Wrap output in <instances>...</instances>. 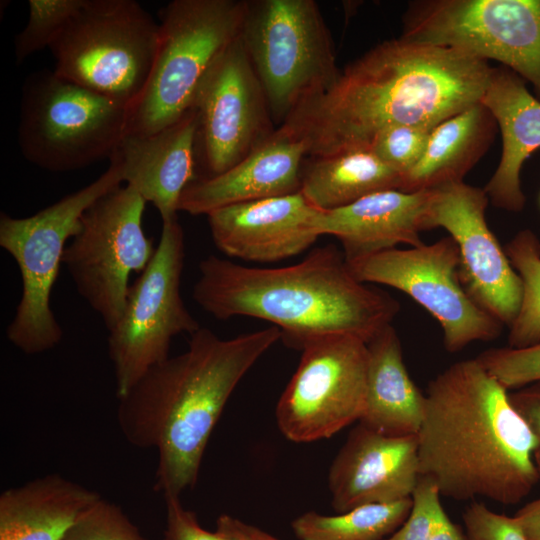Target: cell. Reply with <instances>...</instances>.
<instances>
[{"label": "cell", "mask_w": 540, "mask_h": 540, "mask_svg": "<svg viewBox=\"0 0 540 540\" xmlns=\"http://www.w3.org/2000/svg\"><path fill=\"white\" fill-rule=\"evenodd\" d=\"M492 71L488 61L400 36L347 65L279 127L301 139L310 157L368 150L385 129L436 127L481 102Z\"/></svg>", "instance_id": "cell-1"}, {"label": "cell", "mask_w": 540, "mask_h": 540, "mask_svg": "<svg viewBox=\"0 0 540 540\" xmlns=\"http://www.w3.org/2000/svg\"><path fill=\"white\" fill-rule=\"evenodd\" d=\"M279 340L269 326L222 339L207 328L187 349L151 367L122 397L116 412L125 440L158 454L154 488L164 498L195 486L210 435L231 394Z\"/></svg>", "instance_id": "cell-2"}, {"label": "cell", "mask_w": 540, "mask_h": 540, "mask_svg": "<svg viewBox=\"0 0 540 540\" xmlns=\"http://www.w3.org/2000/svg\"><path fill=\"white\" fill-rule=\"evenodd\" d=\"M417 433L420 476L441 496L520 503L540 479L537 440L506 389L477 359L432 379Z\"/></svg>", "instance_id": "cell-3"}, {"label": "cell", "mask_w": 540, "mask_h": 540, "mask_svg": "<svg viewBox=\"0 0 540 540\" xmlns=\"http://www.w3.org/2000/svg\"><path fill=\"white\" fill-rule=\"evenodd\" d=\"M193 298L219 320H265L280 329L286 346L300 351L311 340L333 334L368 343L400 310L392 296L357 280L333 244L280 268L246 267L209 255L199 263Z\"/></svg>", "instance_id": "cell-4"}, {"label": "cell", "mask_w": 540, "mask_h": 540, "mask_svg": "<svg viewBox=\"0 0 540 540\" xmlns=\"http://www.w3.org/2000/svg\"><path fill=\"white\" fill-rule=\"evenodd\" d=\"M245 0H174L160 11L159 43L125 134H149L181 118L213 64L240 36Z\"/></svg>", "instance_id": "cell-5"}, {"label": "cell", "mask_w": 540, "mask_h": 540, "mask_svg": "<svg viewBox=\"0 0 540 540\" xmlns=\"http://www.w3.org/2000/svg\"><path fill=\"white\" fill-rule=\"evenodd\" d=\"M122 182L121 168L110 161L96 180L31 216L0 214V246L15 260L22 280L6 336L24 354L49 351L62 341L63 330L50 301L67 242L79 231L84 212Z\"/></svg>", "instance_id": "cell-6"}, {"label": "cell", "mask_w": 540, "mask_h": 540, "mask_svg": "<svg viewBox=\"0 0 540 540\" xmlns=\"http://www.w3.org/2000/svg\"><path fill=\"white\" fill-rule=\"evenodd\" d=\"M239 38L277 128L340 74L331 34L313 0H246Z\"/></svg>", "instance_id": "cell-7"}, {"label": "cell", "mask_w": 540, "mask_h": 540, "mask_svg": "<svg viewBox=\"0 0 540 540\" xmlns=\"http://www.w3.org/2000/svg\"><path fill=\"white\" fill-rule=\"evenodd\" d=\"M129 107L39 71L23 84L18 144L24 158L51 172L82 169L111 157L125 135Z\"/></svg>", "instance_id": "cell-8"}, {"label": "cell", "mask_w": 540, "mask_h": 540, "mask_svg": "<svg viewBox=\"0 0 540 540\" xmlns=\"http://www.w3.org/2000/svg\"><path fill=\"white\" fill-rule=\"evenodd\" d=\"M159 22L134 0H85L49 48L55 73L131 108L152 71Z\"/></svg>", "instance_id": "cell-9"}, {"label": "cell", "mask_w": 540, "mask_h": 540, "mask_svg": "<svg viewBox=\"0 0 540 540\" xmlns=\"http://www.w3.org/2000/svg\"><path fill=\"white\" fill-rule=\"evenodd\" d=\"M184 259V232L178 217L162 221L155 254L130 285L122 315L108 331L118 398L169 357L175 336L192 335L201 328L181 296Z\"/></svg>", "instance_id": "cell-10"}, {"label": "cell", "mask_w": 540, "mask_h": 540, "mask_svg": "<svg viewBox=\"0 0 540 540\" xmlns=\"http://www.w3.org/2000/svg\"><path fill=\"white\" fill-rule=\"evenodd\" d=\"M402 24L406 40L501 62L540 100V0H415Z\"/></svg>", "instance_id": "cell-11"}, {"label": "cell", "mask_w": 540, "mask_h": 540, "mask_svg": "<svg viewBox=\"0 0 540 540\" xmlns=\"http://www.w3.org/2000/svg\"><path fill=\"white\" fill-rule=\"evenodd\" d=\"M145 204L132 187L115 188L84 212L64 251L63 264L79 295L108 331L122 315L131 274L141 273L156 251L143 230Z\"/></svg>", "instance_id": "cell-12"}, {"label": "cell", "mask_w": 540, "mask_h": 540, "mask_svg": "<svg viewBox=\"0 0 540 540\" xmlns=\"http://www.w3.org/2000/svg\"><path fill=\"white\" fill-rule=\"evenodd\" d=\"M276 405V422L290 441L327 439L358 422L365 405L368 348L354 335L315 338Z\"/></svg>", "instance_id": "cell-13"}, {"label": "cell", "mask_w": 540, "mask_h": 540, "mask_svg": "<svg viewBox=\"0 0 540 540\" xmlns=\"http://www.w3.org/2000/svg\"><path fill=\"white\" fill-rule=\"evenodd\" d=\"M346 261L360 282L398 289L426 309L441 325L448 352L493 340L502 331L503 324L465 290L458 247L451 236L429 245L396 247Z\"/></svg>", "instance_id": "cell-14"}, {"label": "cell", "mask_w": 540, "mask_h": 540, "mask_svg": "<svg viewBox=\"0 0 540 540\" xmlns=\"http://www.w3.org/2000/svg\"><path fill=\"white\" fill-rule=\"evenodd\" d=\"M197 113L196 163L219 175L276 131L265 92L240 41L235 40L203 78L192 106Z\"/></svg>", "instance_id": "cell-15"}, {"label": "cell", "mask_w": 540, "mask_h": 540, "mask_svg": "<svg viewBox=\"0 0 540 540\" xmlns=\"http://www.w3.org/2000/svg\"><path fill=\"white\" fill-rule=\"evenodd\" d=\"M489 198L484 188L464 181L431 190L425 229L442 227L455 241L460 279L470 297L510 327L523 299V283L505 249L488 227Z\"/></svg>", "instance_id": "cell-16"}, {"label": "cell", "mask_w": 540, "mask_h": 540, "mask_svg": "<svg viewBox=\"0 0 540 540\" xmlns=\"http://www.w3.org/2000/svg\"><path fill=\"white\" fill-rule=\"evenodd\" d=\"M419 478L417 435H384L358 423L329 469L331 505L342 513L410 498Z\"/></svg>", "instance_id": "cell-17"}, {"label": "cell", "mask_w": 540, "mask_h": 540, "mask_svg": "<svg viewBox=\"0 0 540 540\" xmlns=\"http://www.w3.org/2000/svg\"><path fill=\"white\" fill-rule=\"evenodd\" d=\"M319 212L296 192L222 207L207 217L218 250L232 258L269 263L296 256L316 242Z\"/></svg>", "instance_id": "cell-18"}, {"label": "cell", "mask_w": 540, "mask_h": 540, "mask_svg": "<svg viewBox=\"0 0 540 540\" xmlns=\"http://www.w3.org/2000/svg\"><path fill=\"white\" fill-rule=\"evenodd\" d=\"M304 156L305 143L278 127L227 171L191 181L180 196L178 211L208 215L222 207L299 192Z\"/></svg>", "instance_id": "cell-19"}, {"label": "cell", "mask_w": 540, "mask_h": 540, "mask_svg": "<svg viewBox=\"0 0 540 540\" xmlns=\"http://www.w3.org/2000/svg\"><path fill=\"white\" fill-rule=\"evenodd\" d=\"M197 113L192 107L174 123L149 134H125L110 157L126 185L158 210L177 216L180 196L196 178Z\"/></svg>", "instance_id": "cell-20"}, {"label": "cell", "mask_w": 540, "mask_h": 540, "mask_svg": "<svg viewBox=\"0 0 540 540\" xmlns=\"http://www.w3.org/2000/svg\"><path fill=\"white\" fill-rule=\"evenodd\" d=\"M431 190L407 193L385 190L370 194L348 206L320 210L315 229L319 236H335L345 258L353 259L396 248L398 244H424Z\"/></svg>", "instance_id": "cell-21"}, {"label": "cell", "mask_w": 540, "mask_h": 540, "mask_svg": "<svg viewBox=\"0 0 540 540\" xmlns=\"http://www.w3.org/2000/svg\"><path fill=\"white\" fill-rule=\"evenodd\" d=\"M481 102L494 116L502 137L499 164L484 190L497 208L520 212L525 205L521 169L527 158L540 148V100L513 70L493 67Z\"/></svg>", "instance_id": "cell-22"}, {"label": "cell", "mask_w": 540, "mask_h": 540, "mask_svg": "<svg viewBox=\"0 0 540 540\" xmlns=\"http://www.w3.org/2000/svg\"><path fill=\"white\" fill-rule=\"evenodd\" d=\"M102 496L53 473L0 494V540H62Z\"/></svg>", "instance_id": "cell-23"}, {"label": "cell", "mask_w": 540, "mask_h": 540, "mask_svg": "<svg viewBox=\"0 0 540 540\" xmlns=\"http://www.w3.org/2000/svg\"><path fill=\"white\" fill-rule=\"evenodd\" d=\"M367 348L366 397L358 423L384 435H417L426 398L409 376L394 327L381 329Z\"/></svg>", "instance_id": "cell-24"}, {"label": "cell", "mask_w": 540, "mask_h": 540, "mask_svg": "<svg viewBox=\"0 0 540 540\" xmlns=\"http://www.w3.org/2000/svg\"><path fill=\"white\" fill-rule=\"evenodd\" d=\"M497 122L476 103L436 126L419 162L406 174L400 191L413 193L462 182L491 146Z\"/></svg>", "instance_id": "cell-25"}, {"label": "cell", "mask_w": 540, "mask_h": 540, "mask_svg": "<svg viewBox=\"0 0 540 540\" xmlns=\"http://www.w3.org/2000/svg\"><path fill=\"white\" fill-rule=\"evenodd\" d=\"M403 176L370 150L311 157L303 164L300 190L322 211L348 206L370 194L401 189Z\"/></svg>", "instance_id": "cell-26"}, {"label": "cell", "mask_w": 540, "mask_h": 540, "mask_svg": "<svg viewBox=\"0 0 540 540\" xmlns=\"http://www.w3.org/2000/svg\"><path fill=\"white\" fill-rule=\"evenodd\" d=\"M412 498L368 504L329 516L308 511L291 523L298 540H384L406 520Z\"/></svg>", "instance_id": "cell-27"}, {"label": "cell", "mask_w": 540, "mask_h": 540, "mask_svg": "<svg viewBox=\"0 0 540 540\" xmlns=\"http://www.w3.org/2000/svg\"><path fill=\"white\" fill-rule=\"evenodd\" d=\"M505 252L523 283L522 304L509 327L508 347L525 348L540 342V240L530 229L521 230Z\"/></svg>", "instance_id": "cell-28"}, {"label": "cell", "mask_w": 540, "mask_h": 540, "mask_svg": "<svg viewBox=\"0 0 540 540\" xmlns=\"http://www.w3.org/2000/svg\"><path fill=\"white\" fill-rule=\"evenodd\" d=\"M84 2L85 0H29L27 24L14 40L17 63L46 47L50 48Z\"/></svg>", "instance_id": "cell-29"}, {"label": "cell", "mask_w": 540, "mask_h": 540, "mask_svg": "<svg viewBox=\"0 0 540 540\" xmlns=\"http://www.w3.org/2000/svg\"><path fill=\"white\" fill-rule=\"evenodd\" d=\"M62 540H145L117 504L101 497L71 526Z\"/></svg>", "instance_id": "cell-30"}, {"label": "cell", "mask_w": 540, "mask_h": 540, "mask_svg": "<svg viewBox=\"0 0 540 540\" xmlns=\"http://www.w3.org/2000/svg\"><path fill=\"white\" fill-rule=\"evenodd\" d=\"M434 128L424 125L390 127L376 136L368 150L403 176L423 156Z\"/></svg>", "instance_id": "cell-31"}, {"label": "cell", "mask_w": 540, "mask_h": 540, "mask_svg": "<svg viewBox=\"0 0 540 540\" xmlns=\"http://www.w3.org/2000/svg\"><path fill=\"white\" fill-rule=\"evenodd\" d=\"M476 358L508 390L540 381V342L525 348H491Z\"/></svg>", "instance_id": "cell-32"}, {"label": "cell", "mask_w": 540, "mask_h": 540, "mask_svg": "<svg viewBox=\"0 0 540 540\" xmlns=\"http://www.w3.org/2000/svg\"><path fill=\"white\" fill-rule=\"evenodd\" d=\"M440 491L430 478L420 476L411 496L412 507L402 525L384 540H430L446 514Z\"/></svg>", "instance_id": "cell-33"}, {"label": "cell", "mask_w": 540, "mask_h": 540, "mask_svg": "<svg viewBox=\"0 0 540 540\" xmlns=\"http://www.w3.org/2000/svg\"><path fill=\"white\" fill-rule=\"evenodd\" d=\"M468 540H526L514 517L499 514L479 502L463 513Z\"/></svg>", "instance_id": "cell-34"}, {"label": "cell", "mask_w": 540, "mask_h": 540, "mask_svg": "<svg viewBox=\"0 0 540 540\" xmlns=\"http://www.w3.org/2000/svg\"><path fill=\"white\" fill-rule=\"evenodd\" d=\"M164 540H229L219 532L202 528L196 514L186 509L180 497H166Z\"/></svg>", "instance_id": "cell-35"}, {"label": "cell", "mask_w": 540, "mask_h": 540, "mask_svg": "<svg viewBox=\"0 0 540 540\" xmlns=\"http://www.w3.org/2000/svg\"><path fill=\"white\" fill-rule=\"evenodd\" d=\"M509 396L537 440L534 459L540 473V381L516 389Z\"/></svg>", "instance_id": "cell-36"}, {"label": "cell", "mask_w": 540, "mask_h": 540, "mask_svg": "<svg viewBox=\"0 0 540 540\" xmlns=\"http://www.w3.org/2000/svg\"><path fill=\"white\" fill-rule=\"evenodd\" d=\"M216 531L230 540H280L230 515H221L217 519Z\"/></svg>", "instance_id": "cell-37"}, {"label": "cell", "mask_w": 540, "mask_h": 540, "mask_svg": "<svg viewBox=\"0 0 540 540\" xmlns=\"http://www.w3.org/2000/svg\"><path fill=\"white\" fill-rule=\"evenodd\" d=\"M514 519L526 540H540V497L522 506Z\"/></svg>", "instance_id": "cell-38"}, {"label": "cell", "mask_w": 540, "mask_h": 540, "mask_svg": "<svg viewBox=\"0 0 540 540\" xmlns=\"http://www.w3.org/2000/svg\"><path fill=\"white\" fill-rule=\"evenodd\" d=\"M430 540H466L460 531L459 527L455 525L450 518L445 514L439 524L437 525Z\"/></svg>", "instance_id": "cell-39"}, {"label": "cell", "mask_w": 540, "mask_h": 540, "mask_svg": "<svg viewBox=\"0 0 540 540\" xmlns=\"http://www.w3.org/2000/svg\"><path fill=\"white\" fill-rule=\"evenodd\" d=\"M230 540V539H229Z\"/></svg>", "instance_id": "cell-40"}]
</instances>
